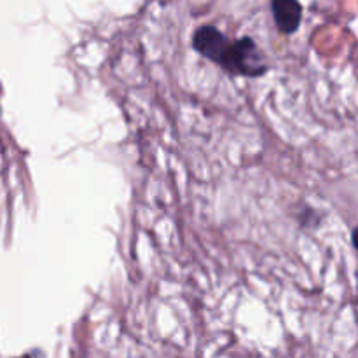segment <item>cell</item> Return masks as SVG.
I'll use <instances>...</instances> for the list:
<instances>
[{"mask_svg":"<svg viewBox=\"0 0 358 358\" xmlns=\"http://www.w3.org/2000/svg\"><path fill=\"white\" fill-rule=\"evenodd\" d=\"M217 65L233 76L261 77L268 72L264 55L250 37H241L238 41L227 38L217 59Z\"/></svg>","mask_w":358,"mask_h":358,"instance_id":"obj_1","label":"cell"},{"mask_svg":"<svg viewBox=\"0 0 358 358\" xmlns=\"http://www.w3.org/2000/svg\"><path fill=\"white\" fill-rule=\"evenodd\" d=\"M271 10L276 27L282 34H296L303 20V7L297 0H271Z\"/></svg>","mask_w":358,"mask_h":358,"instance_id":"obj_2","label":"cell"},{"mask_svg":"<svg viewBox=\"0 0 358 358\" xmlns=\"http://www.w3.org/2000/svg\"><path fill=\"white\" fill-rule=\"evenodd\" d=\"M353 245L358 248V227L355 231H353Z\"/></svg>","mask_w":358,"mask_h":358,"instance_id":"obj_3","label":"cell"}]
</instances>
